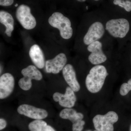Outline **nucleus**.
Instances as JSON below:
<instances>
[{"mask_svg":"<svg viewBox=\"0 0 131 131\" xmlns=\"http://www.w3.org/2000/svg\"><path fill=\"white\" fill-rule=\"evenodd\" d=\"M108 75L107 70L104 66H94L86 77L85 83L87 89L92 93L99 92L102 89Z\"/></svg>","mask_w":131,"mask_h":131,"instance_id":"1","label":"nucleus"},{"mask_svg":"<svg viewBox=\"0 0 131 131\" xmlns=\"http://www.w3.org/2000/svg\"><path fill=\"white\" fill-rule=\"evenodd\" d=\"M49 24L60 31L61 37L65 39H69L72 37L73 28L69 19L59 12H55L48 20Z\"/></svg>","mask_w":131,"mask_h":131,"instance_id":"2","label":"nucleus"},{"mask_svg":"<svg viewBox=\"0 0 131 131\" xmlns=\"http://www.w3.org/2000/svg\"><path fill=\"white\" fill-rule=\"evenodd\" d=\"M118 119L117 113L109 111L104 115L98 114L95 116L93 121L94 126L98 131H114L113 124Z\"/></svg>","mask_w":131,"mask_h":131,"instance_id":"3","label":"nucleus"},{"mask_svg":"<svg viewBox=\"0 0 131 131\" xmlns=\"http://www.w3.org/2000/svg\"><path fill=\"white\" fill-rule=\"evenodd\" d=\"M21 73L24 77L20 79L18 85L23 90H29L32 86V80L40 81L43 78V75L40 71L34 66L31 65L21 70Z\"/></svg>","mask_w":131,"mask_h":131,"instance_id":"4","label":"nucleus"},{"mask_svg":"<svg viewBox=\"0 0 131 131\" xmlns=\"http://www.w3.org/2000/svg\"><path fill=\"white\" fill-rule=\"evenodd\" d=\"M106 29L115 38H124L130 29L129 21L125 19H113L106 24Z\"/></svg>","mask_w":131,"mask_h":131,"instance_id":"5","label":"nucleus"},{"mask_svg":"<svg viewBox=\"0 0 131 131\" xmlns=\"http://www.w3.org/2000/svg\"><path fill=\"white\" fill-rule=\"evenodd\" d=\"M16 18L22 26L27 30H31L37 25L36 19L31 13L28 6L21 5L19 6L16 12Z\"/></svg>","mask_w":131,"mask_h":131,"instance_id":"6","label":"nucleus"},{"mask_svg":"<svg viewBox=\"0 0 131 131\" xmlns=\"http://www.w3.org/2000/svg\"><path fill=\"white\" fill-rule=\"evenodd\" d=\"M19 114L35 120L43 119L47 118L48 113L43 108L35 107L28 104H22L17 108Z\"/></svg>","mask_w":131,"mask_h":131,"instance_id":"7","label":"nucleus"},{"mask_svg":"<svg viewBox=\"0 0 131 131\" xmlns=\"http://www.w3.org/2000/svg\"><path fill=\"white\" fill-rule=\"evenodd\" d=\"M52 97L55 102H58L60 106L64 108L73 107L77 101L74 91L69 86L66 88L64 94L56 92Z\"/></svg>","mask_w":131,"mask_h":131,"instance_id":"8","label":"nucleus"},{"mask_svg":"<svg viewBox=\"0 0 131 131\" xmlns=\"http://www.w3.org/2000/svg\"><path fill=\"white\" fill-rule=\"evenodd\" d=\"M102 46L101 42L98 40L89 45L88 50L91 53L88 59L91 63L97 65L106 61L107 58L102 51Z\"/></svg>","mask_w":131,"mask_h":131,"instance_id":"9","label":"nucleus"},{"mask_svg":"<svg viewBox=\"0 0 131 131\" xmlns=\"http://www.w3.org/2000/svg\"><path fill=\"white\" fill-rule=\"evenodd\" d=\"M105 29L103 24L98 21L94 22L90 27L88 30L83 38V42L89 45L97 41L103 37Z\"/></svg>","mask_w":131,"mask_h":131,"instance_id":"10","label":"nucleus"},{"mask_svg":"<svg viewBox=\"0 0 131 131\" xmlns=\"http://www.w3.org/2000/svg\"><path fill=\"white\" fill-rule=\"evenodd\" d=\"M67 58L65 54L60 53L52 59L46 62L45 68L48 73L57 74L63 70L66 65Z\"/></svg>","mask_w":131,"mask_h":131,"instance_id":"11","label":"nucleus"},{"mask_svg":"<svg viewBox=\"0 0 131 131\" xmlns=\"http://www.w3.org/2000/svg\"><path fill=\"white\" fill-rule=\"evenodd\" d=\"M15 86L14 77L12 74L6 73L0 77V99L7 98L13 91Z\"/></svg>","mask_w":131,"mask_h":131,"instance_id":"12","label":"nucleus"},{"mask_svg":"<svg viewBox=\"0 0 131 131\" xmlns=\"http://www.w3.org/2000/svg\"><path fill=\"white\" fill-rule=\"evenodd\" d=\"M62 74L67 84L75 92L80 91L81 87L73 66L70 64H66L63 69Z\"/></svg>","mask_w":131,"mask_h":131,"instance_id":"13","label":"nucleus"},{"mask_svg":"<svg viewBox=\"0 0 131 131\" xmlns=\"http://www.w3.org/2000/svg\"><path fill=\"white\" fill-rule=\"evenodd\" d=\"M29 56L36 67L40 69L44 68L46 63L44 55L38 45H34L31 47L29 51Z\"/></svg>","mask_w":131,"mask_h":131,"instance_id":"14","label":"nucleus"},{"mask_svg":"<svg viewBox=\"0 0 131 131\" xmlns=\"http://www.w3.org/2000/svg\"><path fill=\"white\" fill-rule=\"evenodd\" d=\"M59 116L62 119H69L73 123V125L81 122L84 118L82 113L77 112L72 108H65L61 110Z\"/></svg>","mask_w":131,"mask_h":131,"instance_id":"15","label":"nucleus"},{"mask_svg":"<svg viewBox=\"0 0 131 131\" xmlns=\"http://www.w3.org/2000/svg\"><path fill=\"white\" fill-rule=\"evenodd\" d=\"M0 22L6 26L5 33L9 37L12 36V33L14 29V19L9 13L5 11L0 12Z\"/></svg>","mask_w":131,"mask_h":131,"instance_id":"16","label":"nucleus"},{"mask_svg":"<svg viewBox=\"0 0 131 131\" xmlns=\"http://www.w3.org/2000/svg\"><path fill=\"white\" fill-rule=\"evenodd\" d=\"M28 128L30 131H56L54 128L42 119L33 121L29 124Z\"/></svg>","mask_w":131,"mask_h":131,"instance_id":"17","label":"nucleus"},{"mask_svg":"<svg viewBox=\"0 0 131 131\" xmlns=\"http://www.w3.org/2000/svg\"><path fill=\"white\" fill-rule=\"evenodd\" d=\"M113 3L115 5H118L121 7L123 8L126 12H130L131 11V2L130 1L114 0Z\"/></svg>","mask_w":131,"mask_h":131,"instance_id":"18","label":"nucleus"},{"mask_svg":"<svg viewBox=\"0 0 131 131\" xmlns=\"http://www.w3.org/2000/svg\"><path fill=\"white\" fill-rule=\"evenodd\" d=\"M131 90V78L128 81L127 83H125L121 85L120 89V94L122 96H125Z\"/></svg>","mask_w":131,"mask_h":131,"instance_id":"19","label":"nucleus"},{"mask_svg":"<svg viewBox=\"0 0 131 131\" xmlns=\"http://www.w3.org/2000/svg\"><path fill=\"white\" fill-rule=\"evenodd\" d=\"M85 122L83 120L81 122L72 125V130L73 131H82L83 129V126L85 124Z\"/></svg>","mask_w":131,"mask_h":131,"instance_id":"20","label":"nucleus"},{"mask_svg":"<svg viewBox=\"0 0 131 131\" xmlns=\"http://www.w3.org/2000/svg\"><path fill=\"white\" fill-rule=\"evenodd\" d=\"M13 3L14 0H0V5L3 6H11Z\"/></svg>","mask_w":131,"mask_h":131,"instance_id":"21","label":"nucleus"},{"mask_svg":"<svg viewBox=\"0 0 131 131\" xmlns=\"http://www.w3.org/2000/svg\"><path fill=\"white\" fill-rule=\"evenodd\" d=\"M7 125V122L6 120L2 118H1L0 119V130H2L5 129Z\"/></svg>","mask_w":131,"mask_h":131,"instance_id":"22","label":"nucleus"},{"mask_svg":"<svg viewBox=\"0 0 131 131\" xmlns=\"http://www.w3.org/2000/svg\"><path fill=\"white\" fill-rule=\"evenodd\" d=\"M78 1L80 2H84L86 0H77Z\"/></svg>","mask_w":131,"mask_h":131,"instance_id":"23","label":"nucleus"},{"mask_svg":"<svg viewBox=\"0 0 131 131\" xmlns=\"http://www.w3.org/2000/svg\"><path fill=\"white\" fill-rule=\"evenodd\" d=\"M18 6V4H15V7H17Z\"/></svg>","mask_w":131,"mask_h":131,"instance_id":"24","label":"nucleus"},{"mask_svg":"<svg viewBox=\"0 0 131 131\" xmlns=\"http://www.w3.org/2000/svg\"><path fill=\"white\" fill-rule=\"evenodd\" d=\"M91 131V130H87V131ZM93 131H98V130H94Z\"/></svg>","mask_w":131,"mask_h":131,"instance_id":"25","label":"nucleus"},{"mask_svg":"<svg viewBox=\"0 0 131 131\" xmlns=\"http://www.w3.org/2000/svg\"><path fill=\"white\" fill-rule=\"evenodd\" d=\"M86 8L87 9H88V6H87L86 7Z\"/></svg>","mask_w":131,"mask_h":131,"instance_id":"26","label":"nucleus"},{"mask_svg":"<svg viewBox=\"0 0 131 131\" xmlns=\"http://www.w3.org/2000/svg\"><path fill=\"white\" fill-rule=\"evenodd\" d=\"M94 1H99V0H94Z\"/></svg>","mask_w":131,"mask_h":131,"instance_id":"27","label":"nucleus"},{"mask_svg":"<svg viewBox=\"0 0 131 131\" xmlns=\"http://www.w3.org/2000/svg\"><path fill=\"white\" fill-rule=\"evenodd\" d=\"M130 131H131V127H130Z\"/></svg>","mask_w":131,"mask_h":131,"instance_id":"28","label":"nucleus"}]
</instances>
